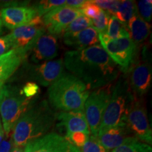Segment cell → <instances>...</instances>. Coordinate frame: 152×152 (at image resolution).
<instances>
[{
    "label": "cell",
    "instance_id": "obj_16",
    "mask_svg": "<svg viewBox=\"0 0 152 152\" xmlns=\"http://www.w3.org/2000/svg\"><path fill=\"white\" fill-rule=\"evenodd\" d=\"M55 115L56 121L59 122L57 126L65 129L66 134L73 132H83L88 135L91 134L85 111H59L56 113Z\"/></svg>",
    "mask_w": 152,
    "mask_h": 152
},
{
    "label": "cell",
    "instance_id": "obj_31",
    "mask_svg": "<svg viewBox=\"0 0 152 152\" xmlns=\"http://www.w3.org/2000/svg\"><path fill=\"white\" fill-rule=\"evenodd\" d=\"M21 92L26 97L33 99L37 97V95L39 94V88L35 82H28L21 88Z\"/></svg>",
    "mask_w": 152,
    "mask_h": 152
},
{
    "label": "cell",
    "instance_id": "obj_25",
    "mask_svg": "<svg viewBox=\"0 0 152 152\" xmlns=\"http://www.w3.org/2000/svg\"><path fill=\"white\" fill-rule=\"evenodd\" d=\"M92 22L91 19L87 18L83 15H80L74 19L73 21L68 25L64 30L63 34L78 33V32L83 31L87 28L92 27Z\"/></svg>",
    "mask_w": 152,
    "mask_h": 152
},
{
    "label": "cell",
    "instance_id": "obj_27",
    "mask_svg": "<svg viewBox=\"0 0 152 152\" xmlns=\"http://www.w3.org/2000/svg\"><path fill=\"white\" fill-rule=\"evenodd\" d=\"M138 14L146 22L149 23L151 20L152 1L151 0H142L136 3Z\"/></svg>",
    "mask_w": 152,
    "mask_h": 152
},
{
    "label": "cell",
    "instance_id": "obj_22",
    "mask_svg": "<svg viewBox=\"0 0 152 152\" xmlns=\"http://www.w3.org/2000/svg\"><path fill=\"white\" fill-rule=\"evenodd\" d=\"M127 26L120 22L115 16H110L109 24L105 35L109 39H115L126 34H128Z\"/></svg>",
    "mask_w": 152,
    "mask_h": 152
},
{
    "label": "cell",
    "instance_id": "obj_28",
    "mask_svg": "<svg viewBox=\"0 0 152 152\" xmlns=\"http://www.w3.org/2000/svg\"><path fill=\"white\" fill-rule=\"evenodd\" d=\"M81 152H109L99 143L96 137L90 134L80 149Z\"/></svg>",
    "mask_w": 152,
    "mask_h": 152
},
{
    "label": "cell",
    "instance_id": "obj_13",
    "mask_svg": "<svg viewBox=\"0 0 152 152\" xmlns=\"http://www.w3.org/2000/svg\"><path fill=\"white\" fill-rule=\"evenodd\" d=\"M37 16V13L33 7L26 6L7 7L0 11L1 23L6 28L12 30L29 23Z\"/></svg>",
    "mask_w": 152,
    "mask_h": 152
},
{
    "label": "cell",
    "instance_id": "obj_24",
    "mask_svg": "<svg viewBox=\"0 0 152 152\" xmlns=\"http://www.w3.org/2000/svg\"><path fill=\"white\" fill-rule=\"evenodd\" d=\"M65 4V0H42L36 2L32 7L35 9L38 16L42 17L49 11L64 6Z\"/></svg>",
    "mask_w": 152,
    "mask_h": 152
},
{
    "label": "cell",
    "instance_id": "obj_23",
    "mask_svg": "<svg viewBox=\"0 0 152 152\" xmlns=\"http://www.w3.org/2000/svg\"><path fill=\"white\" fill-rule=\"evenodd\" d=\"M111 152H152V149L151 145L134 138L112 150Z\"/></svg>",
    "mask_w": 152,
    "mask_h": 152
},
{
    "label": "cell",
    "instance_id": "obj_3",
    "mask_svg": "<svg viewBox=\"0 0 152 152\" xmlns=\"http://www.w3.org/2000/svg\"><path fill=\"white\" fill-rule=\"evenodd\" d=\"M49 104L52 109L59 111H85V103L90 90L75 76L64 73L49 86Z\"/></svg>",
    "mask_w": 152,
    "mask_h": 152
},
{
    "label": "cell",
    "instance_id": "obj_30",
    "mask_svg": "<svg viewBox=\"0 0 152 152\" xmlns=\"http://www.w3.org/2000/svg\"><path fill=\"white\" fill-rule=\"evenodd\" d=\"M65 137L72 144L75 146L76 147L80 149L84 145L87 140H88L90 135L85 134L83 132H73L71 134H66Z\"/></svg>",
    "mask_w": 152,
    "mask_h": 152
},
{
    "label": "cell",
    "instance_id": "obj_32",
    "mask_svg": "<svg viewBox=\"0 0 152 152\" xmlns=\"http://www.w3.org/2000/svg\"><path fill=\"white\" fill-rule=\"evenodd\" d=\"M11 48V43L9 35L0 37V56L7 53Z\"/></svg>",
    "mask_w": 152,
    "mask_h": 152
},
{
    "label": "cell",
    "instance_id": "obj_29",
    "mask_svg": "<svg viewBox=\"0 0 152 152\" xmlns=\"http://www.w3.org/2000/svg\"><path fill=\"white\" fill-rule=\"evenodd\" d=\"M79 10L82 15L92 20L99 16L102 9L95 4L93 1H86Z\"/></svg>",
    "mask_w": 152,
    "mask_h": 152
},
{
    "label": "cell",
    "instance_id": "obj_35",
    "mask_svg": "<svg viewBox=\"0 0 152 152\" xmlns=\"http://www.w3.org/2000/svg\"><path fill=\"white\" fill-rule=\"evenodd\" d=\"M4 136V131L3 125L2 123H1V121L0 119V143H1V141L3 140Z\"/></svg>",
    "mask_w": 152,
    "mask_h": 152
},
{
    "label": "cell",
    "instance_id": "obj_1",
    "mask_svg": "<svg viewBox=\"0 0 152 152\" xmlns=\"http://www.w3.org/2000/svg\"><path fill=\"white\" fill-rule=\"evenodd\" d=\"M63 61L64 67L89 90L112 84L119 75V68L99 45L68 51Z\"/></svg>",
    "mask_w": 152,
    "mask_h": 152
},
{
    "label": "cell",
    "instance_id": "obj_2",
    "mask_svg": "<svg viewBox=\"0 0 152 152\" xmlns=\"http://www.w3.org/2000/svg\"><path fill=\"white\" fill-rule=\"evenodd\" d=\"M55 114L47 100L34 102L13 128V145L23 148L28 142L48 134L56 121Z\"/></svg>",
    "mask_w": 152,
    "mask_h": 152
},
{
    "label": "cell",
    "instance_id": "obj_19",
    "mask_svg": "<svg viewBox=\"0 0 152 152\" xmlns=\"http://www.w3.org/2000/svg\"><path fill=\"white\" fill-rule=\"evenodd\" d=\"M63 40L68 46L80 50L98 45L99 33L94 28L90 27L83 31L63 34Z\"/></svg>",
    "mask_w": 152,
    "mask_h": 152
},
{
    "label": "cell",
    "instance_id": "obj_6",
    "mask_svg": "<svg viewBox=\"0 0 152 152\" xmlns=\"http://www.w3.org/2000/svg\"><path fill=\"white\" fill-rule=\"evenodd\" d=\"M99 39L106 52L123 73L130 72L138 60V47L130 35L111 39L104 33H99Z\"/></svg>",
    "mask_w": 152,
    "mask_h": 152
},
{
    "label": "cell",
    "instance_id": "obj_11",
    "mask_svg": "<svg viewBox=\"0 0 152 152\" xmlns=\"http://www.w3.org/2000/svg\"><path fill=\"white\" fill-rule=\"evenodd\" d=\"M24 152H81L80 149L72 144L65 137L50 132L28 142Z\"/></svg>",
    "mask_w": 152,
    "mask_h": 152
},
{
    "label": "cell",
    "instance_id": "obj_37",
    "mask_svg": "<svg viewBox=\"0 0 152 152\" xmlns=\"http://www.w3.org/2000/svg\"><path fill=\"white\" fill-rule=\"evenodd\" d=\"M2 27H3V25L1 23V20H0V35L3 33V30H2Z\"/></svg>",
    "mask_w": 152,
    "mask_h": 152
},
{
    "label": "cell",
    "instance_id": "obj_36",
    "mask_svg": "<svg viewBox=\"0 0 152 152\" xmlns=\"http://www.w3.org/2000/svg\"><path fill=\"white\" fill-rule=\"evenodd\" d=\"M11 152H24L23 149L22 147H17L13 146Z\"/></svg>",
    "mask_w": 152,
    "mask_h": 152
},
{
    "label": "cell",
    "instance_id": "obj_7",
    "mask_svg": "<svg viewBox=\"0 0 152 152\" xmlns=\"http://www.w3.org/2000/svg\"><path fill=\"white\" fill-rule=\"evenodd\" d=\"M113 89V83L96 89L90 93L85 103V114L90 134L96 137L104 113L111 99Z\"/></svg>",
    "mask_w": 152,
    "mask_h": 152
},
{
    "label": "cell",
    "instance_id": "obj_12",
    "mask_svg": "<svg viewBox=\"0 0 152 152\" xmlns=\"http://www.w3.org/2000/svg\"><path fill=\"white\" fill-rule=\"evenodd\" d=\"M81 13L67 6L57 7L42 17L43 25L48 33L54 36L63 34L66 27Z\"/></svg>",
    "mask_w": 152,
    "mask_h": 152
},
{
    "label": "cell",
    "instance_id": "obj_10",
    "mask_svg": "<svg viewBox=\"0 0 152 152\" xmlns=\"http://www.w3.org/2000/svg\"><path fill=\"white\" fill-rule=\"evenodd\" d=\"M142 58L137 60L131 70L128 78L131 90L135 98H142L149 92L151 85L152 71L147 47L142 51Z\"/></svg>",
    "mask_w": 152,
    "mask_h": 152
},
{
    "label": "cell",
    "instance_id": "obj_15",
    "mask_svg": "<svg viewBox=\"0 0 152 152\" xmlns=\"http://www.w3.org/2000/svg\"><path fill=\"white\" fill-rule=\"evenodd\" d=\"M58 45L56 36L43 34L37 39L30 49V61L34 64L52 61L58 55Z\"/></svg>",
    "mask_w": 152,
    "mask_h": 152
},
{
    "label": "cell",
    "instance_id": "obj_20",
    "mask_svg": "<svg viewBox=\"0 0 152 152\" xmlns=\"http://www.w3.org/2000/svg\"><path fill=\"white\" fill-rule=\"evenodd\" d=\"M130 37L137 47L142 45L150 34V25L136 13L127 25Z\"/></svg>",
    "mask_w": 152,
    "mask_h": 152
},
{
    "label": "cell",
    "instance_id": "obj_5",
    "mask_svg": "<svg viewBox=\"0 0 152 152\" xmlns=\"http://www.w3.org/2000/svg\"><path fill=\"white\" fill-rule=\"evenodd\" d=\"M36 99L26 97L21 88L5 84L0 90V115L4 134L8 137L18 119L35 102Z\"/></svg>",
    "mask_w": 152,
    "mask_h": 152
},
{
    "label": "cell",
    "instance_id": "obj_8",
    "mask_svg": "<svg viewBox=\"0 0 152 152\" xmlns=\"http://www.w3.org/2000/svg\"><path fill=\"white\" fill-rule=\"evenodd\" d=\"M45 31L42 17L37 16L29 23L16 28L8 34L11 49H18L28 55L35 42Z\"/></svg>",
    "mask_w": 152,
    "mask_h": 152
},
{
    "label": "cell",
    "instance_id": "obj_14",
    "mask_svg": "<svg viewBox=\"0 0 152 152\" xmlns=\"http://www.w3.org/2000/svg\"><path fill=\"white\" fill-rule=\"evenodd\" d=\"M64 73L62 58L45 61L32 66L30 76L42 86L49 87Z\"/></svg>",
    "mask_w": 152,
    "mask_h": 152
},
{
    "label": "cell",
    "instance_id": "obj_18",
    "mask_svg": "<svg viewBox=\"0 0 152 152\" xmlns=\"http://www.w3.org/2000/svg\"><path fill=\"white\" fill-rule=\"evenodd\" d=\"M26 56V53L14 49L0 56V90L21 65Z\"/></svg>",
    "mask_w": 152,
    "mask_h": 152
},
{
    "label": "cell",
    "instance_id": "obj_26",
    "mask_svg": "<svg viewBox=\"0 0 152 152\" xmlns=\"http://www.w3.org/2000/svg\"><path fill=\"white\" fill-rule=\"evenodd\" d=\"M110 16H111V15H109L106 11L102 10L100 14L96 18L92 19V22L93 28L96 29L98 33H106Z\"/></svg>",
    "mask_w": 152,
    "mask_h": 152
},
{
    "label": "cell",
    "instance_id": "obj_34",
    "mask_svg": "<svg viewBox=\"0 0 152 152\" xmlns=\"http://www.w3.org/2000/svg\"><path fill=\"white\" fill-rule=\"evenodd\" d=\"M85 1H86L85 0H68V1H66L65 5L68 7H71V8L79 10L82 6L85 3Z\"/></svg>",
    "mask_w": 152,
    "mask_h": 152
},
{
    "label": "cell",
    "instance_id": "obj_9",
    "mask_svg": "<svg viewBox=\"0 0 152 152\" xmlns=\"http://www.w3.org/2000/svg\"><path fill=\"white\" fill-rule=\"evenodd\" d=\"M131 132L139 141L149 145L152 143V131L143 98H135L127 118Z\"/></svg>",
    "mask_w": 152,
    "mask_h": 152
},
{
    "label": "cell",
    "instance_id": "obj_17",
    "mask_svg": "<svg viewBox=\"0 0 152 152\" xmlns=\"http://www.w3.org/2000/svg\"><path fill=\"white\" fill-rule=\"evenodd\" d=\"M96 138L106 150L112 151L136 137L133 135L128 123H123L109 129Z\"/></svg>",
    "mask_w": 152,
    "mask_h": 152
},
{
    "label": "cell",
    "instance_id": "obj_4",
    "mask_svg": "<svg viewBox=\"0 0 152 152\" xmlns=\"http://www.w3.org/2000/svg\"><path fill=\"white\" fill-rule=\"evenodd\" d=\"M134 99L128 77H120L113 85L111 99L102 118L98 135L113 127L127 123L128 115Z\"/></svg>",
    "mask_w": 152,
    "mask_h": 152
},
{
    "label": "cell",
    "instance_id": "obj_33",
    "mask_svg": "<svg viewBox=\"0 0 152 152\" xmlns=\"http://www.w3.org/2000/svg\"><path fill=\"white\" fill-rule=\"evenodd\" d=\"M13 142L11 140H4L0 143V152H11L13 147Z\"/></svg>",
    "mask_w": 152,
    "mask_h": 152
},
{
    "label": "cell",
    "instance_id": "obj_21",
    "mask_svg": "<svg viewBox=\"0 0 152 152\" xmlns=\"http://www.w3.org/2000/svg\"><path fill=\"white\" fill-rule=\"evenodd\" d=\"M136 13H137V8L135 1L125 0L118 1L117 8L112 16H115L120 22L127 26L130 19Z\"/></svg>",
    "mask_w": 152,
    "mask_h": 152
}]
</instances>
